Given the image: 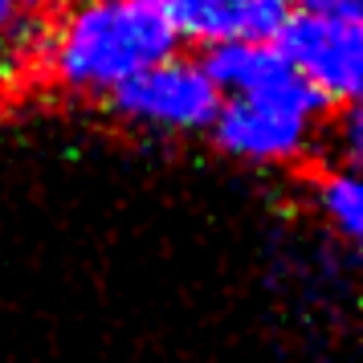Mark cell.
<instances>
[{"label": "cell", "mask_w": 363, "mask_h": 363, "mask_svg": "<svg viewBox=\"0 0 363 363\" xmlns=\"http://www.w3.org/2000/svg\"><path fill=\"white\" fill-rule=\"evenodd\" d=\"M204 66L220 90L208 131L229 160L290 167L318 147L330 106L286 66L274 41L213 45Z\"/></svg>", "instance_id": "6da1fadb"}, {"label": "cell", "mask_w": 363, "mask_h": 363, "mask_svg": "<svg viewBox=\"0 0 363 363\" xmlns=\"http://www.w3.org/2000/svg\"><path fill=\"white\" fill-rule=\"evenodd\" d=\"M164 0H62L45 17L37 66L62 94L115 99L147 66L176 53Z\"/></svg>", "instance_id": "7a4b0ae2"}, {"label": "cell", "mask_w": 363, "mask_h": 363, "mask_svg": "<svg viewBox=\"0 0 363 363\" xmlns=\"http://www.w3.org/2000/svg\"><path fill=\"white\" fill-rule=\"evenodd\" d=\"M278 53L318 99L335 106H355L363 86V25L359 13H318L298 9L281 21Z\"/></svg>", "instance_id": "3957f363"}, {"label": "cell", "mask_w": 363, "mask_h": 363, "mask_svg": "<svg viewBox=\"0 0 363 363\" xmlns=\"http://www.w3.org/2000/svg\"><path fill=\"white\" fill-rule=\"evenodd\" d=\"M216 102H220V90L208 66L172 53L147 66L139 78H131L111 99V106L139 131L184 139V135H200L213 127Z\"/></svg>", "instance_id": "277c9868"}, {"label": "cell", "mask_w": 363, "mask_h": 363, "mask_svg": "<svg viewBox=\"0 0 363 363\" xmlns=\"http://www.w3.org/2000/svg\"><path fill=\"white\" fill-rule=\"evenodd\" d=\"M167 17L180 37L213 45L229 41H274L290 0H164Z\"/></svg>", "instance_id": "5b68a950"}, {"label": "cell", "mask_w": 363, "mask_h": 363, "mask_svg": "<svg viewBox=\"0 0 363 363\" xmlns=\"http://www.w3.org/2000/svg\"><path fill=\"white\" fill-rule=\"evenodd\" d=\"M50 0H0V94L17 90L37 66Z\"/></svg>", "instance_id": "8992f818"}, {"label": "cell", "mask_w": 363, "mask_h": 363, "mask_svg": "<svg viewBox=\"0 0 363 363\" xmlns=\"http://www.w3.org/2000/svg\"><path fill=\"white\" fill-rule=\"evenodd\" d=\"M314 208L318 220L343 241L363 237V180L355 164H330L314 180Z\"/></svg>", "instance_id": "52a82bcc"}, {"label": "cell", "mask_w": 363, "mask_h": 363, "mask_svg": "<svg viewBox=\"0 0 363 363\" xmlns=\"http://www.w3.org/2000/svg\"><path fill=\"white\" fill-rule=\"evenodd\" d=\"M298 9H318V13H359V0H298Z\"/></svg>", "instance_id": "ba28073f"}]
</instances>
